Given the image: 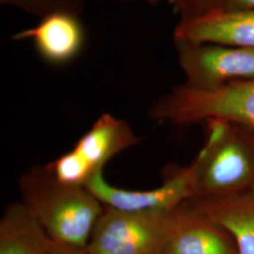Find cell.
<instances>
[{
    "label": "cell",
    "instance_id": "5",
    "mask_svg": "<svg viewBox=\"0 0 254 254\" xmlns=\"http://www.w3.org/2000/svg\"><path fill=\"white\" fill-rule=\"evenodd\" d=\"M139 143L132 127L104 113L68 153L46 167L60 181L85 187L117 154Z\"/></svg>",
    "mask_w": 254,
    "mask_h": 254
},
{
    "label": "cell",
    "instance_id": "3",
    "mask_svg": "<svg viewBox=\"0 0 254 254\" xmlns=\"http://www.w3.org/2000/svg\"><path fill=\"white\" fill-rule=\"evenodd\" d=\"M195 163V197H222L254 188V145L246 130L211 121Z\"/></svg>",
    "mask_w": 254,
    "mask_h": 254
},
{
    "label": "cell",
    "instance_id": "2",
    "mask_svg": "<svg viewBox=\"0 0 254 254\" xmlns=\"http://www.w3.org/2000/svg\"><path fill=\"white\" fill-rule=\"evenodd\" d=\"M149 115L176 126L218 121L254 131V78L209 90L179 85L155 101Z\"/></svg>",
    "mask_w": 254,
    "mask_h": 254
},
{
    "label": "cell",
    "instance_id": "6",
    "mask_svg": "<svg viewBox=\"0 0 254 254\" xmlns=\"http://www.w3.org/2000/svg\"><path fill=\"white\" fill-rule=\"evenodd\" d=\"M187 84L215 89L254 78V49L208 43L174 42Z\"/></svg>",
    "mask_w": 254,
    "mask_h": 254
},
{
    "label": "cell",
    "instance_id": "4",
    "mask_svg": "<svg viewBox=\"0 0 254 254\" xmlns=\"http://www.w3.org/2000/svg\"><path fill=\"white\" fill-rule=\"evenodd\" d=\"M173 215V211L131 212L104 205L86 254H160L171 235Z\"/></svg>",
    "mask_w": 254,
    "mask_h": 254
},
{
    "label": "cell",
    "instance_id": "13",
    "mask_svg": "<svg viewBox=\"0 0 254 254\" xmlns=\"http://www.w3.org/2000/svg\"><path fill=\"white\" fill-rule=\"evenodd\" d=\"M0 3L40 17L55 11H69L80 15L83 10L82 0H0Z\"/></svg>",
    "mask_w": 254,
    "mask_h": 254
},
{
    "label": "cell",
    "instance_id": "14",
    "mask_svg": "<svg viewBox=\"0 0 254 254\" xmlns=\"http://www.w3.org/2000/svg\"><path fill=\"white\" fill-rule=\"evenodd\" d=\"M172 3L180 13L181 19L198 16L210 9L212 0H173Z\"/></svg>",
    "mask_w": 254,
    "mask_h": 254
},
{
    "label": "cell",
    "instance_id": "17",
    "mask_svg": "<svg viewBox=\"0 0 254 254\" xmlns=\"http://www.w3.org/2000/svg\"><path fill=\"white\" fill-rule=\"evenodd\" d=\"M244 130H246V129H244ZM246 132L248 133V135L250 136V138L252 139L254 145V131H253V130H246Z\"/></svg>",
    "mask_w": 254,
    "mask_h": 254
},
{
    "label": "cell",
    "instance_id": "10",
    "mask_svg": "<svg viewBox=\"0 0 254 254\" xmlns=\"http://www.w3.org/2000/svg\"><path fill=\"white\" fill-rule=\"evenodd\" d=\"M186 203L223 228L238 254H254V188L222 197H193Z\"/></svg>",
    "mask_w": 254,
    "mask_h": 254
},
{
    "label": "cell",
    "instance_id": "8",
    "mask_svg": "<svg viewBox=\"0 0 254 254\" xmlns=\"http://www.w3.org/2000/svg\"><path fill=\"white\" fill-rule=\"evenodd\" d=\"M174 42L254 49V10L209 9L198 16L181 19L174 29Z\"/></svg>",
    "mask_w": 254,
    "mask_h": 254
},
{
    "label": "cell",
    "instance_id": "15",
    "mask_svg": "<svg viewBox=\"0 0 254 254\" xmlns=\"http://www.w3.org/2000/svg\"><path fill=\"white\" fill-rule=\"evenodd\" d=\"M210 9L220 10H254V0H212Z\"/></svg>",
    "mask_w": 254,
    "mask_h": 254
},
{
    "label": "cell",
    "instance_id": "18",
    "mask_svg": "<svg viewBox=\"0 0 254 254\" xmlns=\"http://www.w3.org/2000/svg\"><path fill=\"white\" fill-rule=\"evenodd\" d=\"M145 1H148V2H150V3H156V2H158V1H160V0H145ZM171 1H173V0H171Z\"/></svg>",
    "mask_w": 254,
    "mask_h": 254
},
{
    "label": "cell",
    "instance_id": "7",
    "mask_svg": "<svg viewBox=\"0 0 254 254\" xmlns=\"http://www.w3.org/2000/svg\"><path fill=\"white\" fill-rule=\"evenodd\" d=\"M85 188L100 200L103 205L131 212L170 213L195 197V163L179 169L163 185L148 190H128L106 181L100 172L88 182Z\"/></svg>",
    "mask_w": 254,
    "mask_h": 254
},
{
    "label": "cell",
    "instance_id": "12",
    "mask_svg": "<svg viewBox=\"0 0 254 254\" xmlns=\"http://www.w3.org/2000/svg\"><path fill=\"white\" fill-rule=\"evenodd\" d=\"M51 238L20 202L6 206L0 219V254H49Z\"/></svg>",
    "mask_w": 254,
    "mask_h": 254
},
{
    "label": "cell",
    "instance_id": "11",
    "mask_svg": "<svg viewBox=\"0 0 254 254\" xmlns=\"http://www.w3.org/2000/svg\"><path fill=\"white\" fill-rule=\"evenodd\" d=\"M13 39H31L43 60L48 64L62 65L79 54L85 33L78 14L55 11L42 17L35 27L18 32Z\"/></svg>",
    "mask_w": 254,
    "mask_h": 254
},
{
    "label": "cell",
    "instance_id": "9",
    "mask_svg": "<svg viewBox=\"0 0 254 254\" xmlns=\"http://www.w3.org/2000/svg\"><path fill=\"white\" fill-rule=\"evenodd\" d=\"M160 254H238L223 228L186 202L173 211L171 235Z\"/></svg>",
    "mask_w": 254,
    "mask_h": 254
},
{
    "label": "cell",
    "instance_id": "1",
    "mask_svg": "<svg viewBox=\"0 0 254 254\" xmlns=\"http://www.w3.org/2000/svg\"><path fill=\"white\" fill-rule=\"evenodd\" d=\"M22 202L52 241L85 250L104 205L83 186L60 181L46 166L32 167L18 182Z\"/></svg>",
    "mask_w": 254,
    "mask_h": 254
},
{
    "label": "cell",
    "instance_id": "16",
    "mask_svg": "<svg viewBox=\"0 0 254 254\" xmlns=\"http://www.w3.org/2000/svg\"><path fill=\"white\" fill-rule=\"evenodd\" d=\"M49 254H87L86 251L79 248H74L71 246L64 245L52 241L51 250Z\"/></svg>",
    "mask_w": 254,
    "mask_h": 254
}]
</instances>
